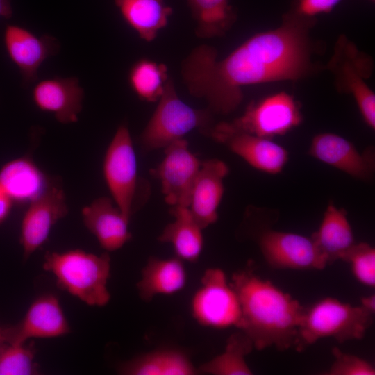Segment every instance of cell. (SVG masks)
<instances>
[{
  "instance_id": "6da1fadb",
  "label": "cell",
  "mask_w": 375,
  "mask_h": 375,
  "mask_svg": "<svg viewBox=\"0 0 375 375\" xmlns=\"http://www.w3.org/2000/svg\"><path fill=\"white\" fill-rule=\"evenodd\" d=\"M313 24V17L294 8L278 27L251 35L221 60L215 47L197 46L181 62L183 81L192 96L206 101L213 115H228L242 103L244 87L298 81L314 72Z\"/></svg>"
},
{
  "instance_id": "7a4b0ae2",
  "label": "cell",
  "mask_w": 375,
  "mask_h": 375,
  "mask_svg": "<svg viewBox=\"0 0 375 375\" xmlns=\"http://www.w3.org/2000/svg\"><path fill=\"white\" fill-rule=\"evenodd\" d=\"M231 285L241 308L238 329L252 340L257 350L274 347L294 348L306 307L249 267L233 274Z\"/></svg>"
},
{
  "instance_id": "3957f363",
  "label": "cell",
  "mask_w": 375,
  "mask_h": 375,
  "mask_svg": "<svg viewBox=\"0 0 375 375\" xmlns=\"http://www.w3.org/2000/svg\"><path fill=\"white\" fill-rule=\"evenodd\" d=\"M43 268L55 278L61 290L90 306H104L110 299L108 282L110 258L82 249L47 252Z\"/></svg>"
},
{
  "instance_id": "277c9868",
  "label": "cell",
  "mask_w": 375,
  "mask_h": 375,
  "mask_svg": "<svg viewBox=\"0 0 375 375\" xmlns=\"http://www.w3.org/2000/svg\"><path fill=\"white\" fill-rule=\"evenodd\" d=\"M373 315L362 306L333 297L322 299L306 308L294 349L301 351L324 338H333L340 343L361 340L372 324Z\"/></svg>"
},
{
  "instance_id": "5b68a950",
  "label": "cell",
  "mask_w": 375,
  "mask_h": 375,
  "mask_svg": "<svg viewBox=\"0 0 375 375\" xmlns=\"http://www.w3.org/2000/svg\"><path fill=\"white\" fill-rule=\"evenodd\" d=\"M157 102L140 137L141 145L147 151L164 149L195 129L208 135L215 124L208 108H193L179 97L171 77Z\"/></svg>"
},
{
  "instance_id": "8992f818",
  "label": "cell",
  "mask_w": 375,
  "mask_h": 375,
  "mask_svg": "<svg viewBox=\"0 0 375 375\" xmlns=\"http://www.w3.org/2000/svg\"><path fill=\"white\" fill-rule=\"evenodd\" d=\"M302 119L299 103L290 94L281 92L251 103L240 117L231 122L215 123L212 127L272 139L285 135L299 126Z\"/></svg>"
},
{
  "instance_id": "52a82bcc",
  "label": "cell",
  "mask_w": 375,
  "mask_h": 375,
  "mask_svg": "<svg viewBox=\"0 0 375 375\" xmlns=\"http://www.w3.org/2000/svg\"><path fill=\"white\" fill-rule=\"evenodd\" d=\"M371 58L358 50L345 35H340L327 63L338 91L352 95L366 124L375 128V95L366 80L372 73Z\"/></svg>"
},
{
  "instance_id": "ba28073f",
  "label": "cell",
  "mask_w": 375,
  "mask_h": 375,
  "mask_svg": "<svg viewBox=\"0 0 375 375\" xmlns=\"http://www.w3.org/2000/svg\"><path fill=\"white\" fill-rule=\"evenodd\" d=\"M195 321L202 326L223 329L235 326L241 321L238 295L224 272L218 267L207 269L190 303Z\"/></svg>"
},
{
  "instance_id": "9c48e42d",
  "label": "cell",
  "mask_w": 375,
  "mask_h": 375,
  "mask_svg": "<svg viewBox=\"0 0 375 375\" xmlns=\"http://www.w3.org/2000/svg\"><path fill=\"white\" fill-rule=\"evenodd\" d=\"M103 173L113 201L131 218L138 191V163L126 125L115 131L104 156Z\"/></svg>"
},
{
  "instance_id": "30bf717a",
  "label": "cell",
  "mask_w": 375,
  "mask_h": 375,
  "mask_svg": "<svg viewBox=\"0 0 375 375\" xmlns=\"http://www.w3.org/2000/svg\"><path fill=\"white\" fill-rule=\"evenodd\" d=\"M164 149V158L151 170L152 175L160 181L168 205L188 207L201 162L190 150L185 138L174 141Z\"/></svg>"
},
{
  "instance_id": "8fae6325",
  "label": "cell",
  "mask_w": 375,
  "mask_h": 375,
  "mask_svg": "<svg viewBox=\"0 0 375 375\" xmlns=\"http://www.w3.org/2000/svg\"><path fill=\"white\" fill-rule=\"evenodd\" d=\"M258 245L274 269L321 270L328 265L311 238L299 234L267 230L259 236Z\"/></svg>"
},
{
  "instance_id": "7c38bea8",
  "label": "cell",
  "mask_w": 375,
  "mask_h": 375,
  "mask_svg": "<svg viewBox=\"0 0 375 375\" xmlns=\"http://www.w3.org/2000/svg\"><path fill=\"white\" fill-rule=\"evenodd\" d=\"M69 332L58 298L53 294H44L31 302L19 322L3 328V336L6 342L25 344L31 339L54 338Z\"/></svg>"
},
{
  "instance_id": "4fadbf2b",
  "label": "cell",
  "mask_w": 375,
  "mask_h": 375,
  "mask_svg": "<svg viewBox=\"0 0 375 375\" xmlns=\"http://www.w3.org/2000/svg\"><path fill=\"white\" fill-rule=\"evenodd\" d=\"M67 212L64 191L51 184L29 203L20 227V243L25 258L46 242L53 226Z\"/></svg>"
},
{
  "instance_id": "5bb4252c",
  "label": "cell",
  "mask_w": 375,
  "mask_h": 375,
  "mask_svg": "<svg viewBox=\"0 0 375 375\" xmlns=\"http://www.w3.org/2000/svg\"><path fill=\"white\" fill-rule=\"evenodd\" d=\"M3 41L8 58L18 68L26 83L37 80L40 66L58 53L59 49L54 37L39 36L16 24H8L5 27Z\"/></svg>"
},
{
  "instance_id": "9a60e30c",
  "label": "cell",
  "mask_w": 375,
  "mask_h": 375,
  "mask_svg": "<svg viewBox=\"0 0 375 375\" xmlns=\"http://www.w3.org/2000/svg\"><path fill=\"white\" fill-rule=\"evenodd\" d=\"M309 154L356 178L367 181L374 171L372 149L360 153L343 137L331 133L315 135L310 144Z\"/></svg>"
},
{
  "instance_id": "2e32d148",
  "label": "cell",
  "mask_w": 375,
  "mask_h": 375,
  "mask_svg": "<svg viewBox=\"0 0 375 375\" xmlns=\"http://www.w3.org/2000/svg\"><path fill=\"white\" fill-rule=\"evenodd\" d=\"M208 136L226 145L254 168L272 174L281 172L288 160V152L272 139L214 128Z\"/></svg>"
},
{
  "instance_id": "e0dca14e",
  "label": "cell",
  "mask_w": 375,
  "mask_h": 375,
  "mask_svg": "<svg viewBox=\"0 0 375 375\" xmlns=\"http://www.w3.org/2000/svg\"><path fill=\"white\" fill-rule=\"evenodd\" d=\"M31 97L39 110L53 114L58 122L67 124L78 119L84 90L76 77H54L37 82Z\"/></svg>"
},
{
  "instance_id": "ac0fdd59",
  "label": "cell",
  "mask_w": 375,
  "mask_h": 375,
  "mask_svg": "<svg viewBox=\"0 0 375 375\" xmlns=\"http://www.w3.org/2000/svg\"><path fill=\"white\" fill-rule=\"evenodd\" d=\"M228 172V165L219 159L201 162L188 208L203 230L217 220V210L224 190V179Z\"/></svg>"
},
{
  "instance_id": "d6986e66",
  "label": "cell",
  "mask_w": 375,
  "mask_h": 375,
  "mask_svg": "<svg viewBox=\"0 0 375 375\" xmlns=\"http://www.w3.org/2000/svg\"><path fill=\"white\" fill-rule=\"evenodd\" d=\"M82 217L85 227L107 251L121 249L131 238L128 230L130 218L108 197L97 198L85 206Z\"/></svg>"
},
{
  "instance_id": "ffe728a7",
  "label": "cell",
  "mask_w": 375,
  "mask_h": 375,
  "mask_svg": "<svg viewBox=\"0 0 375 375\" xmlns=\"http://www.w3.org/2000/svg\"><path fill=\"white\" fill-rule=\"evenodd\" d=\"M187 282L183 261L175 256L169 258L151 257L143 267L137 283L141 299L151 301L158 295H172L182 290Z\"/></svg>"
},
{
  "instance_id": "44dd1931",
  "label": "cell",
  "mask_w": 375,
  "mask_h": 375,
  "mask_svg": "<svg viewBox=\"0 0 375 375\" xmlns=\"http://www.w3.org/2000/svg\"><path fill=\"white\" fill-rule=\"evenodd\" d=\"M47 177L31 158L12 160L0 169V186L12 201L31 202L49 186Z\"/></svg>"
},
{
  "instance_id": "7402d4cb",
  "label": "cell",
  "mask_w": 375,
  "mask_h": 375,
  "mask_svg": "<svg viewBox=\"0 0 375 375\" xmlns=\"http://www.w3.org/2000/svg\"><path fill=\"white\" fill-rule=\"evenodd\" d=\"M310 238L328 265L342 259L356 243L346 211L334 204L327 206L318 230Z\"/></svg>"
},
{
  "instance_id": "603a6c76",
  "label": "cell",
  "mask_w": 375,
  "mask_h": 375,
  "mask_svg": "<svg viewBox=\"0 0 375 375\" xmlns=\"http://www.w3.org/2000/svg\"><path fill=\"white\" fill-rule=\"evenodd\" d=\"M171 214L174 220L164 228L158 240L170 244L176 256L183 261H197L203 247V229L188 207H172Z\"/></svg>"
},
{
  "instance_id": "cb8c5ba5",
  "label": "cell",
  "mask_w": 375,
  "mask_h": 375,
  "mask_svg": "<svg viewBox=\"0 0 375 375\" xmlns=\"http://www.w3.org/2000/svg\"><path fill=\"white\" fill-rule=\"evenodd\" d=\"M115 3L128 26L146 42L157 38L173 12L165 0H115Z\"/></svg>"
},
{
  "instance_id": "d4e9b609",
  "label": "cell",
  "mask_w": 375,
  "mask_h": 375,
  "mask_svg": "<svg viewBox=\"0 0 375 375\" xmlns=\"http://www.w3.org/2000/svg\"><path fill=\"white\" fill-rule=\"evenodd\" d=\"M119 372L125 375H194L199 372L189 357L175 349L154 350L124 362Z\"/></svg>"
},
{
  "instance_id": "484cf974",
  "label": "cell",
  "mask_w": 375,
  "mask_h": 375,
  "mask_svg": "<svg viewBox=\"0 0 375 375\" xmlns=\"http://www.w3.org/2000/svg\"><path fill=\"white\" fill-rule=\"evenodd\" d=\"M194 19L195 34L210 39L224 35L233 26L236 15L229 0H186Z\"/></svg>"
},
{
  "instance_id": "4316f807",
  "label": "cell",
  "mask_w": 375,
  "mask_h": 375,
  "mask_svg": "<svg viewBox=\"0 0 375 375\" xmlns=\"http://www.w3.org/2000/svg\"><path fill=\"white\" fill-rule=\"evenodd\" d=\"M253 349L252 340L239 329L229 336L224 351L201 365L198 371L211 375H251L246 357Z\"/></svg>"
},
{
  "instance_id": "83f0119b",
  "label": "cell",
  "mask_w": 375,
  "mask_h": 375,
  "mask_svg": "<svg viewBox=\"0 0 375 375\" xmlns=\"http://www.w3.org/2000/svg\"><path fill=\"white\" fill-rule=\"evenodd\" d=\"M165 63L142 58L131 67L128 81L131 90L142 101L157 102L162 96L169 79Z\"/></svg>"
},
{
  "instance_id": "f1b7e54d",
  "label": "cell",
  "mask_w": 375,
  "mask_h": 375,
  "mask_svg": "<svg viewBox=\"0 0 375 375\" xmlns=\"http://www.w3.org/2000/svg\"><path fill=\"white\" fill-rule=\"evenodd\" d=\"M33 345L4 342L0 346V375L39 374Z\"/></svg>"
},
{
  "instance_id": "f546056e",
  "label": "cell",
  "mask_w": 375,
  "mask_h": 375,
  "mask_svg": "<svg viewBox=\"0 0 375 375\" xmlns=\"http://www.w3.org/2000/svg\"><path fill=\"white\" fill-rule=\"evenodd\" d=\"M349 263L354 277L361 284L375 286V249L367 242L355 243L342 258Z\"/></svg>"
},
{
  "instance_id": "4dcf8cb0",
  "label": "cell",
  "mask_w": 375,
  "mask_h": 375,
  "mask_svg": "<svg viewBox=\"0 0 375 375\" xmlns=\"http://www.w3.org/2000/svg\"><path fill=\"white\" fill-rule=\"evenodd\" d=\"M334 361L327 375H374L375 367L368 360L356 355L342 351L338 347L332 349Z\"/></svg>"
},
{
  "instance_id": "1f68e13d",
  "label": "cell",
  "mask_w": 375,
  "mask_h": 375,
  "mask_svg": "<svg viewBox=\"0 0 375 375\" xmlns=\"http://www.w3.org/2000/svg\"><path fill=\"white\" fill-rule=\"evenodd\" d=\"M341 0H297L295 9L301 15L313 17L320 13H327Z\"/></svg>"
},
{
  "instance_id": "d6a6232c",
  "label": "cell",
  "mask_w": 375,
  "mask_h": 375,
  "mask_svg": "<svg viewBox=\"0 0 375 375\" xmlns=\"http://www.w3.org/2000/svg\"><path fill=\"white\" fill-rule=\"evenodd\" d=\"M12 203V200L0 186V224L9 215Z\"/></svg>"
},
{
  "instance_id": "836d02e7",
  "label": "cell",
  "mask_w": 375,
  "mask_h": 375,
  "mask_svg": "<svg viewBox=\"0 0 375 375\" xmlns=\"http://www.w3.org/2000/svg\"><path fill=\"white\" fill-rule=\"evenodd\" d=\"M12 15L10 0H0V18L9 19Z\"/></svg>"
},
{
  "instance_id": "e575fe53",
  "label": "cell",
  "mask_w": 375,
  "mask_h": 375,
  "mask_svg": "<svg viewBox=\"0 0 375 375\" xmlns=\"http://www.w3.org/2000/svg\"><path fill=\"white\" fill-rule=\"evenodd\" d=\"M360 306L373 315L375 312V295L372 294L369 296L361 298Z\"/></svg>"
},
{
  "instance_id": "d590c367",
  "label": "cell",
  "mask_w": 375,
  "mask_h": 375,
  "mask_svg": "<svg viewBox=\"0 0 375 375\" xmlns=\"http://www.w3.org/2000/svg\"><path fill=\"white\" fill-rule=\"evenodd\" d=\"M5 342L3 336V328L0 327V346Z\"/></svg>"
}]
</instances>
